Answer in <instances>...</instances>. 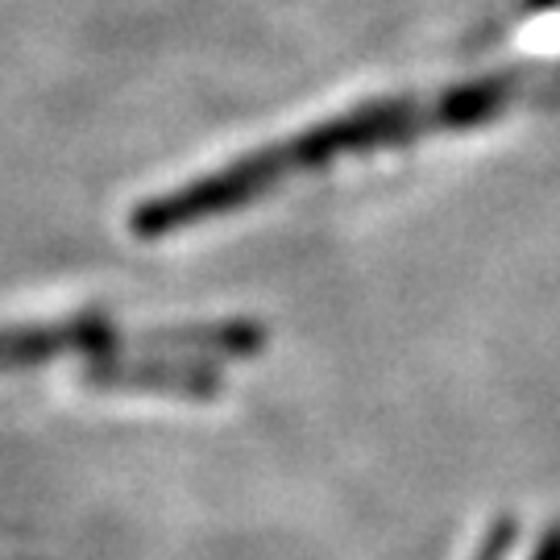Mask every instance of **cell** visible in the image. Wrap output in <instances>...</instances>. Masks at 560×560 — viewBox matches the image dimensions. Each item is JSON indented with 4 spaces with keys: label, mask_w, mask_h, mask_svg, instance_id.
<instances>
[{
    "label": "cell",
    "mask_w": 560,
    "mask_h": 560,
    "mask_svg": "<svg viewBox=\"0 0 560 560\" xmlns=\"http://www.w3.org/2000/svg\"><path fill=\"white\" fill-rule=\"evenodd\" d=\"M287 175H291L287 145H266L258 154H245V159L229 162V166L187 183V187L171 191V196L141 203L138 212H133V233L138 237H166V233H175L183 224L229 217V212H237L245 203H254L261 191H270Z\"/></svg>",
    "instance_id": "obj_1"
},
{
    "label": "cell",
    "mask_w": 560,
    "mask_h": 560,
    "mask_svg": "<svg viewBox=\"0 0 560 560\" xmlns=\"http://www.w3.org/2000/svg\"><path fill=\"white\" fill-rule=\"evenodd\" d=\"M423 129H436L428 104L378 101L353 108V113H340V117L300 133L295 141H287V162H291V171H316V166L345 159V154H370L382 145L416 141Z\"/></svg>",
    "instance_id": "obj_2"
},
{
    "label": "cell",
    "mask_w": 560,
    "mask_h": 560,
    "mask_svg": "<svg viewBox=\"0 0 560 560\" xmlns=\"http://www.w3.org/2000/svg\"><path fill=\"white\" fill-rule=\"evenodd\" d=\"M523 80L515 71H502V75H486V80L460 83L453 92H444L441 101H432V125L436 129H474L486 120L502 117L515 96H520Z\"/></svg>",
    "instance_id": "obj_3"
},
{
    "label": "cell",
    "mask_w": 560,
    "mask_h": 560,
    "mask_svg": "<svg viewBox=\"0 0 560 560\" xmlns=\"http://www.w3.org/2000/svg\"><path fill=\"white\" fill-rule=\"evenodd\" d=\"M108 328L96 320L55 324V328H9L0 332V370L9 365H34L62 353V349H104L108 345Z\"/></svg>",
    "instance_id": "obj_4"
},
{
    "label": "cell",
    "mask_w": 560,
    "mask_h": 560,
    "mask_svg": "<svg viewBox=\"0 0 560 560\" xmlns=\"http://www.w3.org/2000/svg\"><path fill=\"white\" fill-rule=\"evenodd\" d=\"M92 382L101 386H133V390H179V395H208L217 390V374L191 361H133V365H96Z\"/></svg>",
    "instance_id": "obj_5"
}]
</instances>
